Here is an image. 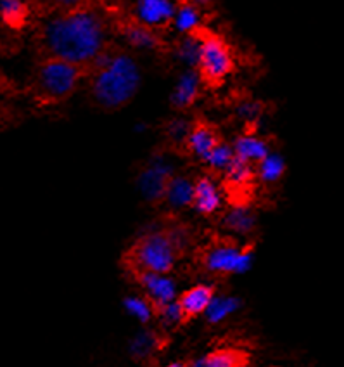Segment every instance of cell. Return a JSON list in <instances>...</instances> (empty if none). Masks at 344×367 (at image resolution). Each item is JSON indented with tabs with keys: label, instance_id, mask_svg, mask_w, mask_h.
I'll use <instances>...</instances> for the list:
<instances>
[{
	"label": "cell",
	"instance_id": "22",
	"mask_svg": "<svg viewBox=\"0 0 344 367\" xmlns=\"http://www.w3.org/2000/svg\"><path fill=\"white\" fill-rule=\"evenodd\" d=\"M165 340L154 331H140L132 341H130V355L135 361H147L151 359L159 348L163 347Z\"/></svg>",
	"mask_w": 344,
	"mask_h": 367
},
{
	"label": "cell",
	"instance_id": "4",
	"mask_svg": "<svg viewBox=\"0 0 344 367\" xmlns=\"http://www.w3.org/2000/svg\"><path fill=\"white\" fill-rule=\"evenodd\" d=\"M256 241L241 245L232 236L213 234L202 246L195 248V260L213 275L242 274L251 267Z\"/></svg>",
	"mask_w": 344,
	"mask_h": 367
},
{
	"label": "cell",
	"instance_id": "11",
	"mask_svg": "<svg viewBox=\"0 0 344 367\" xmlns=\"http://www.w3.org/2000/svg\"><path fill=\"white\" fill-rule=\"evenodd\" d=\"M130 278L135 279V281L142 286L144 292H146V298L156 308V315H158L159 308L175 301L177 285L170 275L147 274V272H142V274L130 275Z\"/></svg>",
	"mask_w": 344,
	"mask_h": 367
},
{
	"label": "cell",
	"instance_id": "19",
	"mask_svg": "<svg viewBox=\"0 0 344 367\" xmlns=\"http://www.w3.org/2000/svg\"><path fill=\"white\" fill-rule=\"evenodd\" d=\"M202 3L195 2H177V14H175V28L180 34L189 35L197 28L204 27L202 23Z\"/></svg>",
	"mask_w": 344,
	"mask_h": 367
},
{
	"label": "cell",
	"instance_id": "2",
	"mask_svg": "<svg viewBox=\"0 0 344 367\" xmlns=\"http://www.w3.org/2000/svg\"><path fill=\"white\" fill-rule=\"evenodd\" d=\"M140 83L142 75L135 57L114 40L85 68L83 80L90 104L103 113H116L128 106L139 94Z\"/></svg>",
	"mask_w": 344,
	"mask_h": 367
},
{
	"label": "cell",
	"instance_id": "23",
	"mask_svg": "<svg viewBox=\"0 0 344 367\" xmlns=\"http://www.w3.org/2000/svg\"><path fill=\"white\" fill-rule=\"evenodd\" d=\"M234 156H235V152H234V147H232V144L223 143L222 146L216 147L215 151L208 156V159L204 161V165L208 166V170H209L208 175L211 177V179L215 175L222 179V177L225 175L227 170H229Z\"/></svg>",
	"mask_w": 344,
	"mask_h": 367
},
{
	"label": "cell",
	"instance_id": "15",
	"mask_svg": "<svg viewBox=\"0 0 344 367\" xmlns=\"http://www.w3.org/2000/svg\"><path fill=\"white\" fill-rule=\"evenodd\" d=\"M192 120L180 118H170L168 122L163 123L161 134L163 141H165L166 151L175 152L179 156H187V141H189Z\"/></svg>",
	"mask_w": 344,
	"mask_h": 367
},
{
	"label": "cell",
	"instance_id": "18",
	"mask_svg": "<svg viewBox=\"0 0 344 367\" xmlns=\"http://www.w3.org/2000/svg\"><path fill=\"white\" fill-rule=\"evenodd\" d=\"M237 158L258 166L270 154V147L263 139L256 136H239L232 144Z\"/></svg>",
	"mask_w": 344,
	"mask_h": 367
},
{
	"label": "cell",
	"instance_id": "14",
	"mask_svg": "<svg viewBox=\"0 0 344 367\" xmlns=\"http://www.w3.org/2000/svg\"><path fill=\"white\" fill-rule=\"evenodd\" d=\"M192 208L202 217H213L220 210V192L215 180L209 175L194 179V199Z\"/></svg>",
	"mask_w": 344,
	"mask_h": 367
},
{
	"label": "cell",
	"instance_id": "1",
	"mask_svg": "<svg viewBox=\"0 0 344 367\" xmlns=\"http://www.w3.org/2000/svg\"><path fill=\"white\" fill-rule=\"evenodd\" d=\"M110 7L94 2L59 3L42 17L33 42L40 59H61L89 68L113 42Z\"/></svg>",
	"mask_w": 344,
	"mask_h": 367
},
{
	"label": "cell",
	"instance_id": "24",
	"mask_svg": "<svg viewBox=\"0 0 344 367\" xmlns=\"http://www.w3.org/2000/svg\"><path fill=\"white\" fill-rule=\"evenodd\" d=\"M285 161L282 156L278 154H268L258 166H256V172H258V180L263 184H275L278 180H282V177L285 175Z\"/></svg>",
	"mask_w": 344,
	"mask_h": 367
},
{
	"label": "cell",
	"instance_id": "13",
	"mask_svg": "<svg viewBox=\"0 0 344 367\" xmlns=\"http://www.w3.org/2000/svg\"><path fill=\"white\" fill-rule=\"evenodd\" d=\"M213 298H215V288L208 285L192 286L190 289L180 294L177 298V303H179L180 310L184 314V324L197 317V315L206 314Z\"/></svg>",
	"mask_w": 344,
	"mask_h": 367
},
{
	"label": "cell",
	"instance_id": "17",
	"mask_svg": "<svg viewBox=\"0 0 344 367\" xmlns=\"http://www.w3.org/2000/svg\"><path fill=\"white\" fill-rule=\"evenodd\" d=\"M192 199H194V180L190 177L177 173L173 179L172 185H170L168 196H166L165 206H168L170 212L177 215V212L186 210L192 206Z\"/></svg>",
	"mask_w": 344,
	"mask_h": 367
},
{
	"label": "cell",
	"instance_id": "10",
	"mask_svg": "<svg viewBox=\"0 0 344 367\" xmlns=\"http://www.w3.org/2000/svg\"><path fill=\"white\" fill-rule=\"evenodd\" d=\"M223 143H225V139H223L222 130L211 120L202 115L192 118L189 141H187V156H192V158L204 163L208 156Z\"/></svg>",
	"mask_w": 344,
	"mask_h": 367
},
{
	"label": "cell",
	"instance_id": "16",
	"mask_svg": "<svg viewBox=\"0 0 344 367\" xmlns=\"http://www.w3.org/2000/svg\"><path fill=\"white\" fill-rule=\"evenodd\" d=\"M187 367H249V354L239 348H218Z\"/></svg>",
	"mask_w": 344,
	"mask_h": 367
},
{
	"label": "cell",
	"instance_id": "21",
	"mask_svg": "<svg viewBox=\"0 0 344 367\" xmlns=\"http://www.w3.org/2000/svg\"><path fill=\"white\" fill-rule=\"evenodd\" d=\"M31 7L17 0H3L0 2V21L10 30H23L30 21Z\"/></svg>",
	"mask_w": 344,
	"mask_h": 367
},
{
	"label": "cell",
	"instance_id": "27",
	"mask_svg": "<svg viewBox=\"0 0 344 367\" xmlns=\"http://www.w3.org/2000/svg\"><path fill=\"white\" fill-rule=\"evenodd\" d=\"M158 317L161 319L163 324H165L166 328H173V326L184 324V314H182V310H180L177 300L172 301V303L165 305L163 308H159Z\"/></svg>",
	"mask_w": 344,
	"mask_h": 367
},
{
	"label": "cell",
	"instance_id": "3",
	"mask_svg": "<svg viewBox=\"0 0 344 367\" xmlns=\"http://www.w3.org/2000/svg\"><path fill=\"white\" fill-rule=\"evenodd\" d=\"M192 245L194 231L190 225L173 213H166L159 227L144 232L130 243L121 255V265L128 275L142 272L168 275Z\"/></svg>",
	"mask_w": 344,
	"mask_h": 367
},
{
	"label": "cell",
	"instance_id": "6",
	"mask_svg": "<svg viewBox=\"0 0 344 367\" xmlns=\"http://www.w3.org/2000/svg\"><path fill=\"white\" fill-rule=\"evenodd\" d=\"M189 35L199 42V61L195 70L202 87L208 90H218L235 70L230 45L222 35L215 34L208 27L197 28Z\"/></svg>",
	"mask_w": 344,
	"mask_h": 367
},
{
	"label": "cell",
	"instance_id": "25",
	"mask_svg": "<svg viewBox=\"0 0 344 367\" xmlns=\"http://www.w3.org/2000/svg\"><path fill=\"white\" fill-rule=\"evenodd\" d=\"M241 307V300L235 296H215L213 298L211 305L206 310V319L211 324H218L223 319L229 317L230 314H234L237 308Z\"/></svg>",
	"mask_w": 344,
	"mask_h": 367
},
{
	"label": "cell",
	"instance_id": "7",
	"mask_svg": "<svg viewBox=\"0 0 344 367\" xmlns=\"http://www.w3.org/2000/svg\"><path fill=\"white\" fill-rule=\"evenodd\" d=\"M111 14V23H113V31L119 37L125 38L133 49L153 50L156 54H172V43L163 35L156 34L151 28L144 27L142 23L135 20L132 14L126 10V7L121 6H107Z\"/></svg>",
	"mask_w": 344,
	"mask_h": 367
},
{
	"label": "cell",
	"instance_id": "26",
	"mask_svg": "<svg viewBox=\"0 0 344 367\" xmlns=\"http://www.w3.org/2000/svg\"><path fill=\"white\" fill-rule=\"evenodd\" d=\"M123 305H125V310L139 319L142 324H147L156 315V308L146 296H128L123 300Z\"/></svg>",
	"mask_w": 344,
	"mask_h": 367
},
{
	"label": "cell",
	"instance_id": "20",
	"mask_svg": "<svg viewBox=\"0 0 344 367\" xmlns=\"http://www.w3.org/2000/svg\"><path fill=\"white\" fill-rule=\"evenodd\" d=\"M258 224V217L253 208H232L223 215L222 225L239 236H251Z\"/></svg>",
	"mask_w": 344,
	"mask_h": 367
},
{
	"label": "cell",
	"instance_id": "9",
	"mask_svg": "<svg viewBox=\"0 0 344 367\" xmlns=\"http://www.w3.org/2000/svg\"><path fill=\"white\" fill-rule=\"evenodd\" d=\"M130 14L144 27L165 37L170 28H175L177 3L166 0H142L126 7Z\"/></svg>",
	"mask_w": 344,
	"mask_h": 367
},
{
	"label": "cell",
	"instance_id": "5",
	"mask_svg": "<svg viewBox=\"0 0 344 367\" xmlns=\"http://www.w3.org/2000/svg\"><path fill=\"white\" fill-rule=\"evenodd\" d=\"M85 70L61 59H38L31 90L42 103L57 104L70 99L83 85Z\"/></svg>",
	"mask_w": 344,
	"mask_h": 367
},
{
	"label": "cell",
	"instance_id": "8",
	"mask_svg": "<svg viewBox=\"0 0 344 367\" xmlns=\"http://www.w3.org/2000/svg\"><path fill=\"white\" fill-rule=\"evenodd\" d=\"M177 173L179 172L161 158H153L151 161L144 163L135 177L137 189H139L144 203L156 210L165 206L170 185H172Z\"/></svg>",
	"mask_w": 344,
	"mask_h": 367
},
{
	"label": "cell",
	"instance_id": "28",
	"mask_svg": "<svg viewBox=\"0 0 344 367\" xmlns=\"http://www.w3.org/2000/svg\"><path fill=\"white\" fill-rule=\"evenodd\" d=\"M166 367H187V364H182V362H172V364H168Z\"/></svg>",
	"mask_w": 344,
	"mask_h": 367
},
{
	"label": "cell",
	"instance_id": "12",
	"mask_svg": "<svg viewBox=\"0 0 344 367\" xmlns=\"http://www.w3.org/2000/svg\"><path fill=\"white\" fill-rule=\"evenodd\" d=\"M201 89L202 83L197 70H186L180 75L179 82H177L175 89L170 96V108L177 113L189 111L197 103Z\"/></svg>",
	"mask_w": 344,
	"mask_h": 367
}]
</instances>
